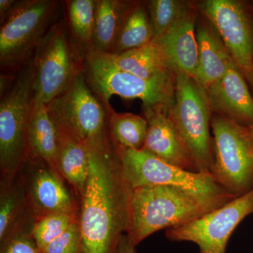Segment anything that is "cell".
<instances>
[{
	"label": "cell",
	"mask_w": 253,
	"mask_h": 253,
	"mask_svg": "<svg viewBox=\"0 0 253 253\" xmlns=\"http://www.w3.org/2000/svg\"><path fill=\"white\" fill-rule=\"evenodd\" d=\"M6 184L4 189H1L0 201L1 242L7 239L16 230V222L26 202V198L22 190L11 185V181H6Z\"/></svg>",
	"instance_id": "cell-26"
},
{
	"label": "cell",
	"mask_w": 253,
	"mask_h": 253,
	"mask_svg": "<svg viewBox=\"0 0 253 253\" xmlns=\"http://www.w3.org/2000/svg\"><path fill=\"white\" fill-rule=\"evenodd\" d=\"M114 146L131 189L146 186H172L187 193L209 211L236 198L221 186L211 173L191 172L176 167L144 149Z\"/></svg>",
	"instance_id": "cell-2"
},
{
	"label": "cell",
	"mask_w": 253,
	"mask_h": 253,
	"mask_svg": "<svg viewBox=\"0 0 253 253\" xmlns=\"http://www.w3.org/2000/svg\"><path fill=\"white\" fill-rule=\"evenodd\" d=\"M66 4L68 20L73 36L86 51L93 49L96 1L70 0L66 1Z\"/></svg>",
	"instance_id": "cell-24"
},
{
	"label": "cell",
	"mask_w": 253,
	"mask_h": 253,
	"mask_svg": "<svg viewBox=\"0 0 253 253\" xmlns=\"http://www.w3.org/2000/svg\"><path fill=\"white\" fill-rule=\"evenodd\" d=\"M202 10L253 89V16L249 8L236 0H208Z\"/></svg>",
	"instance_id": "cell-12"
},
{
	"label": "cell",
	"mask_w": 253,
	"mask_h": 253,
	"mask_svg": "<svg viewBox=\"0 0 253 253\" xmlns=\"http://www.w3.org/2000/svg\"><path fill=\"white\" fill-rule=\"evenodd\" d=\"M196 16L191 10L159 39L171 67L194 78L198 66L199 48L196 34Z\"/></svg>",
	"instance_id": "cell-16"
},
{
	"label": "cell",
	"mask_w": 253,
	"mask_h": 253,
	"mask_svg": "<svg viewBox=\"0 0 253 253\" xmlns=\"http://www.w3.org/2000/svg\"><path fill=\"white\" fill-rule=\"evenodd\" d=\"M28 158L39 160L56 172L58 131L48 112L47 106L41 100L34 99L28 128Z\"/></svg>",
	"instance_id": "cell-18"
},
{
	"label": "cell",
	"mask_w": 253,
	"mask_h": 253,
	"mask_svg": "<svg viewBox=\"0 0 253 253\" xmlns=\"http://www.w3.org/2000/svg\"><path fill=\"white\" fill-rule=\"evenodd\" d=\"M211 128V174L233 196H244L253 189V146L247 129L219 114L212 118Z\"/></svg>",
	"instance_id": "cell-9"
},
{
	"label": "cell",
	"mask_w": 253,
	"mask_h": 253,
	"mask_svg": "<svg viewBox=\"0 0 253 253\" xmlns=\"http://www.w3.org/2000/svg\"><path fill=\"white\" fill-rule=\"evenodd\" d=\"M154 40V31L147 10L142 4L128 3L113 54L142 47Z\"/></svg>",
	"instance_id": "cell-21"
},
{
	"label": "cell",
	"mask_w": 253,
	"mask_h": 253,
	"mask_svg": "<svg viewBox=\"0 0 253 253\" xmlns=\"http://www.w3.org/2000/svg\"><path fill=\"white\" fill-rule=\"evenodd\" d=\"M1 253H42L33 236L27 233L15 230L3 241Z\"/></svg>",
	"instance_id": "cell-29"
},
{
	"label": "cell",
	"mask_w": 253,
	"mask_h": 253,
	"mask_svg": "<svg viewBox=\"0 0 253 253\" xmlns=\"http://www.w3.org/2000/svg\"><path fill=\"white\" fill-rule=\"evenodd\" d=\"M211 212L187 193L169 186H146L131 191L126 234L136 246L162 229L183 225Z\"/></svg>",
	"instance_id": "cell-3"
},
{
	"label": "cell",
	"mask_w": 253,
	"mask_h": 253,
	"mask_svg": "<svg viewBox=\"0 0 253 253\" xmlns=\"http://www.w3.org/2000/svg\"><path fill=\"white\" fill-rule=\"evenodd\" d=\"M89 150V174L79 218L81 253H113L127 230L132 189L113 143Z\"/></svg>",
	"instance_id": "cell-1"
},
{
	"label": "cell",
	"mask_w": 253,
	"mask_h": 253,
	"mask_svg": "<svg viewBox=\"0 0 253 253\" xmlns=\"http://www.w3.org/2000/svg\"><path fill=\"white\" fill-rule=\"evenodd\" d=\"M253 214V189L202 217L177 227L167 229L171 241H190L200 253H226L233 232L245 218Z\"/></svg>",
	"instance_id": "cell-11"
},
{
	"label": "cell",
	"mask_w": 253,
	"mask_h": 253,
	"mask_svg": "<svg viewBox=\"0 0 253 253\" xmlns=\"http://www.w3.org/2000/svg\"><path fill=\"white\" fill-rule=\"evenodd\" d=\"M196 34L199 58L194 79L206 90L222 78L233 61L217 32L199 25Z\"/></svg>",
	"instance_id": "cell-17"
},
{
	"label": "cell",
	"mask_w": 253,
	"mask_h": 253,
	"mask_svg": "<svg viewBox=\"0 0 253 253\" xmlns=\"http://www.w3.org/2000/svg\"><path fill=\"white\" fill-rule=\"evenodd\" d=\"M211 109L206 89L194 78L176 72L174 101L169 116L196 172L211 173L212 167Z\"/></svg>",
	"instance_id": "cell-5"
},
{
	"label": "cell",
	"mask_w": 253,
	"mask_h": 253,
	"mask_svg": "<svg viewBox=\"0 0 253 253\" xmlns=\"http://www.w3.org/2000/svg\"><path fill=\"white\" fill-rule=\"evenodd\" d=\"M246 129H247L250 140H251V144H252L253 146V124L252 126H249V127H246Z\"/></svg>",
	"instance_id": "cell-32"
},
{
	"label": "cell",
	"mask_w": 253,
	"mask_h": 253,
	"mask_svg": "<svg viewBox=\"0 0 253 253\" xmlns=\"http://www.w3.org/2000/svg\"><path fill=\"white\" fill-rule=\"evenodd\" d=\"M104 106L113 144L126 149H142L147 134L146 119L133 113L116 112L110 104Z\"/></svg>",
	"instance_id": "cell-23"
},
{
	"label": "cell",
	"mask_w": 253,
	"mask_h": 253,
	"mask_svg": "<svg viewBox=\"0 0 253 253\" xmlns=\"http://www.w3.org/2000/svg\"><path fill=\"white\" fill-rule=\"evenodd\" d=\"M28 198L37 219L56 213L76 214L74 201L59 173L43 161L32 172Z\"/></svg>",
	"instance_id": "cell-15"
},
{
	"label": "cell",
	"mask_w": 253,
	"mask_h": 253,
	"mask_svg": "<svg viewBox=\"0 0 253 253\" xmlns=\"http://www.w3.org/2000/svg\"><path fill=\"white\" fill-rule=\"evenodd\" d=\"M169 110L165 106L144 108L148 130L143 149L173 166L196 172L192 161L169 118Z\"/></svg>",
	"instance_id": "cell-14"
},
{
	"label": "cell",
	"mask_w": 253,
	"mask_h": 253,
	"mask_svg": "<svg viewBox=\"0 0 253 253\" xmlns=\"http://www.w3.org/2000/svg\"><path fill=\"white\" fill-rule=\"evenodd\" d=\"M78 220L76 214L65 213L47 214L37 219L32 228L31 235L41 251Z\"/></svg>",
	"instance_id": "cell-27"
},
{
	"label": "cell",
	"mask_w": 253,
	"mask_h": 253,
	"mask_svg": "<svg viewBox=\"0 0 253 253\" xmlns=\"http://www.w3.org/2000/svg\"><path fill=\"white\" fill-rule=\"evenodd\" d=\"M82 240L79 220L68 228L59 237L50 243L42 253H81Z\"/></svg>",
	"instance_id": "cell-28"
},
{
	"label": "cell",
	"mask_w": 253,
	"mask_h": 253,
	"mask_svg": "<svg viewBox=\"0 0 253 253\" xmlns=\"http://www.w3.org/2000/svg\"><path fill=\"white\" fill-rule=\"evenodd\" d=\"M154 40L159 39L190 11L184 1L152 0L148 3Z\"/></svg>",
	"instance_id": "cell-25"
},
{
	"label": "cell",
	"mask_w": 253,
	"mask_h": 253,
	"mask_svg": "<svg viewBox=\"0 0 253 253\" xmlns=\"http://www.w3.org/2000/svg\"><path fill=\"white\" fill-rule=\"evenodd\" d=\"M135 247L128 236L123 234L118 239L113 253H136Z\"/></svg>",
	"instance_id": "cell-30"
},
{
	"label": "cell",
	"mask_w": 253,
	"mask_h": 253,
	"mask_svg": "<svg viewBox=\"0 0 253 253\" xmlns=\"http://www.w3.org/2000/svg\"><path fill=\"white\" fill-rule=\"evenodd\" d=\"M15 0H0V19L1 21L9 14L10 11L16 4Z\"/></svg>",
	"instance_id": "cell-31"
},
{
	"label": "cell",
	"mask_w": 253,
	"mask_h": 253,
	"mask_svg": "<svg viewBox=\"0 0 253 253\" xmlns=\"http://www.w3.org/2000/svg\"><path fill=\"white\" fill-rule=\"evenodd\" d=\"M84 72L91 89L104 105L113 95L126 99H140L144 108L165 106L170 109L174 101L176 73L172 76L144 79L121 71L104 53L85 51Z\"/></svg>",
	"instance_id": "cell-6"
},
{
	"label": "cell",
	"mask_w": 253,
	"mask_h": 253,
	"mask_svg": "<svg viewBox=\"0 0 253 253\" xmlns=\"http://www.w3.org/2000/svg\"><path fill=\"white\" fill-rule=\"evenodd\" d=\"M58 1H17L1 21L0 64L1 71H18L33 57L40 42L53 24Z\"/></svg>",
	"instance_id": "cell-8"
},
{
	"label": "cell",
	"mask_w": 253,
	"mask_h": 253,
	"mask_svg": "<svg viewBox=\"0 0 253 253\" xmlns=\"http://www.w3.org/2000/svg\"><path fill=\"white\" fill-rule=\"evenodd\" d=\"M127 4L117 0H96L93 49L104 54H113Z\"/></svg>",
	"instance_id": "cell-22"
},
{
	"label": "cell",
	"mask_w": 253,
	"mask_h": 253,
	"mask_svg": "<svg viewBox=\"0 0 253 253\" xmlns=\"http://www.w3.org/2000/svg\"><path fill=\"white\" fill-rule=\"evenodd\" d=\"M32 57L19 71L0 102V164L5 181H11L28 158V128L35 99Z\"/></svg>",
	"instance_id": "cell-4"
},
{
	"label": "cell",
	"mask_w": 253,
	"mask_h": 253,
	"mask_svg": "<svg viewBox=\"0 0 253 253\" xmlns=\"http://www.w3.org/2000/svg\"><path fill=\"white\" fill-rule=\"evenodd\" d=\"M35 98L46 105L66 90L84 69L77 50L70 42L63 22L55 23L33 56Z\"/></svg>",
	"instance_id": "cell-10"
},
{
	"label": "cell",
	"mask_w": 253,
	"mask_h": 253,
	"mask_svg": "<svg viewBox=\"0 0 253 253\" xmlns=\"http://www.w3.org/2000/svg\"><path fill=\"white\" fill-rule=\"evenodd\" d=\"M50 117L59 130L88 149L110 144L107 113L88 83L84 69L59 96L46 105Z\"/></svg>",
	"instance_id": "cell-7"
},
{
	"label": "cell",
	"mask_w": 253,
	"mask_h": 253,
	"mask_svg": "<svg viewBox=\"0 0 253 253\" xmlns=\"http://www.w3.org/2000/svg\"><path fill=\"white\" fill-rule=\"evenodd\" d=\"M105 55L121 71L144 79L172 76L176 73L168 63L161 45L155 41L142 47L121 54Z\"/></svg>",
	"instance_id": "cell-19"
},
{
	"label": "cell",
	"mask_w": 253,
	"mask_h": 253,
	"mask_svg": "<svg viewBox=\"0 0 253 253\" xmlns=\"http://www.w3.org/2000/svg\"><path fill=\"white\" fill-rule=\"evenodd\" d=\"M249 83L234 62L219 81L206 89L211 109L241 126L253 124V96Z\"/></svg>",
	"instance_id": "cell-13"
},
{
	"label": "cell",
	"mask_w": 253,
	"mask_h": 253,
	"mask_svg": "<svg viewBox=\"0 0 253 253\" xmlns=\"http://www.w3.org/2000/svg\"><path fill=\"white\" fill-rule=\"evenodd\" d=\"M57 131L56 169L82 198L89 174V150L66 133Z\"/></svg>",
	"instance_id": "cell-20"
}]
</instances>
